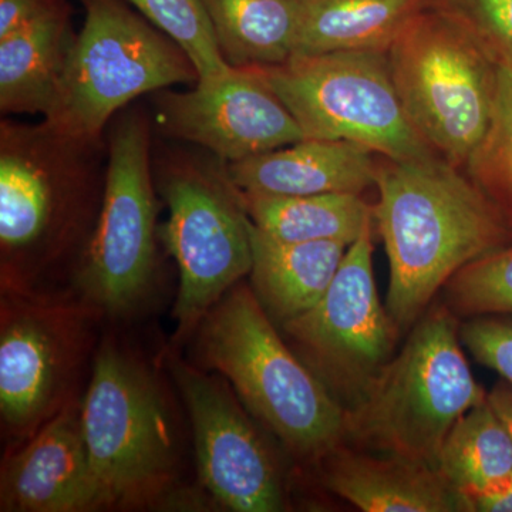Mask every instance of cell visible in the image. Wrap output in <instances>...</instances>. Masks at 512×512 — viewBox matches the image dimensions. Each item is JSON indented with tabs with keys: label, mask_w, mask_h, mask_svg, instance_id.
<instances>
[{
	"label": "cell",
	"mask_w": 512,
	"mask_h": 512,
	"mask_svg": "<svg viewBox=\"0 0 512 512\" xmlns=\"http://www.w3.org/2000/svg\"><path fill=\"white\" fill-rule=\"evenodd\" d=\"M222 56L232 67H271L292 59L298 0H202Z\"/></svg>",
	"instance_id": "obj_22"
},
{
	"label": "cell",
	"mask_w": 512,
	"mask_h": 512,
	"mask_svg": "<svg viewBox=\"0 0 512 512\" xmlns=\"http://www.w3.org/2000/svg\"><path fill=\"white\" fill-rule=\"evenodd\" d=\"M190 342L192 363L227 379L249 414L292 456L316 466L345 443V407L293 352L251 285L232 286Z\"/></svg>",
	"instance_id": "obj_4"
},
{
	"label": "cell",
	"mask_w": 512,
	"mask_h": 512,
	"mask_svg": "<svg viewBox=\"0 0 512 512\" xmlns=\"http://www.w3.org/2000/svg\"><path fill=\"white\" fill-rule=\"evenodd\" d=\"M150 150L143 114L130 111L117 121L99 218L70 285L111 323L134 318L156 293L158 207Z\"/></svg>",
	"instance_id": "obj_9"
},
{
	"label": "cell",
	"mask_w": 512,
	"mask_h": 512,
	"mask_svg": "<svg viewBox=\"0 0 512 512\" xmlns=\"http://www.w3.org/2000/svg\"><path fill=\"white\" fill-rule=\"evenodd\" d=\"M407 120L436 156L466 170L497 100L500 66L457 18L421 10L387 52Z\"/></svg>",
	"instance_id": "obj_7"
},
{
	"label": "cell",
	"mask_w": 512,
	"mask_h": 512,
	"mask_svg": "<svg viewBox=\"0 0 512 512\" xmlns=\"http://www.w3.org/2000/svg\"><path fill=\"white\" fill-rule=\"evenodd\" d=\"M460 20L500 67H512V0H433Z\"/></svg>",
	"instance_id": "obj_27"
},
{
	"label": "cell",
	"mask_w": 512,
	"mask_h": 512,
	"mask_svg": "<svg viewBox=\"0 0 512 512\" xmlns=\"http://www.w3.org/2000/svg\"><path fill=\"white\" fill-rule=\"evenodd\" d=\"M242 207L256 228L285 242H342L352 245L375 224L373 205L363 194L256 195L239 191Z\"/></svg>",
	"instance_id": "obj_21"
},
{
	"label": "cell",
	"mask_w": 512,
	"mask_h": 512,
	"mask_svg": "<svg viewBox=\"0 0 512 512\" xmlns=\"http://www.w3.org/2000/svg\"><path fill=\"white\" fill-rule=\"evenodd\" d=\"M164 362L180 394L194 441L197 483L218 511L288 510L284 474L231 384L185 362L175 348Z\"/></svg>",
	"instance_id": "obj_13"
},
{
	"label": "cell",
	"mask_w": 512,
	"mask_h": 512,
	"mask_svg": "<svg viewBox=\"0 0 512 512\" xmlns=\"http://www.w3.org/2000/svg\"><path fill=\"white\" fill-rule=\"evenodd\" d=\"M379 157L352 141L303 138L291 146L227 164V173L232 184L247 194H363L376 187Z\"/></svg>",
	"instance_id": "obj_17"
},
{
	"label": "cell",
	"mask_w": 512,
	"mask_h": 512,
	"mask_svg": "<svg viewBox=\"0 0 512 512\" xmlns=\"http://www.w3.org/2000/svg\"><path fill=\"white\" fill-rule=\"evenodd\" d=\"M148 22L173 39L197 69L198 82L217 79L232 69L202 0H127Z\"/></svg>",
	"instance_id": "obj_25"
},
{
	"label": "cell",
	"mask_w": 512,
	"mask_h": 512,
	"mask_svg": "<svg viewBox=\"0 0 512 512\" xmlns=\"http://www.w3.org/2000/svg\"><path fill=\"white\" fill-rule=\"evenodd\" d=\"M464 348L480 365L512 384V315H485L461 320Z\"/></svg>",
	"instance_id": "obj_28"
},
{
	"label": "cell",
	"mask_w": 512,
	"mask_h": 512,
	"mask_svg": "<svg viewBox=\"0 0 512 512\" xmlns=\"http://www.w3.org/2000/svg\"><path fill=\"white\" fill-rule=\"evenodd\" d=\"M99 143L0 124V292L70 291L103 201Z\"/></svg>",
	"instance_id": "obj_1"
},
{
	"label": "cell",
	"mask_w": 512,
	"mask_h": 512,
	"mask_svg": "<svg viewBox=\"0 0 512 512\" xmlns=\"http://www.w3.org/2000/svg\"><path fill=\"white\" fill-rule=\"evenodd\" d=\"M320 481L363 512H467L437 468L343 443L322 458Z\"/></svg>",
	"instance_id": "obj_16"
},
{
	"label": "cell",
	"mask_w": 512,
	"mask_h": 512,
	"mask_svg": "<svg viewBox=\"0 0 512 512\" xmlns=\"http://www.w3.org/2000/svg\"><path fill=\"white\" fill-rule=\"evenodd\" d=\"M488 402L504 421L512 437V384L503 379L498 380L488 392Z\"/></svg>",
	"instance_id": "obj_31"
},
{
	"label": "cell",
	"mask_w": 512,
	"mask_h": 512,
	"mask_svg": "<svg viewBox=\"0 0 512 512\" xmlns=\"http://www.w3.org/2000/svg\"><path fill=\"white\" fill-rule=\"evenodd\" d=\"M82 5V30L67 52L47 126L79 140L100 141L111 117L130 101L198 83L184 50L123 0H82Z\"/></svg>",
	"instance_id": "obj_8"
},
{
	"label": "cell",
	"mask_w": 512,
	"mask_h": 512,
	"mask_svg": "<svg viewBox=\"0 0 512 512\" xmlns=\"http://www.w3.org/2000/svg\"><path fill=\"white\" fill-rule=\"evenodd\" d=\"M433 0H298L292 57L389 52Z\"/></svg>",
	"instance_id": "obj_20"
},
{
	"label": "cell",
	"mask_w": 512,
	"mask_h": 512,
	"mask_svg": "<svg viewBox=\"0 0 512 512\" xmlns=\"http://www.w3.org/2000/svg\"><path fill=\"white\" fill-rule=\"evenodd\" d=\"M82 397L28 440L6 448L0 467V511H103L84 439Z\"/></svg>",
	"instance_id": "obj_15"
},
{
	"label": "cell",
	"mask_w": 512,
	"mask_h": 512,
	"mask_svg": "<svg viewBox=\"0 0 512 512\" xmlns=\"http://www.w3.org/2000/svg\"><path fill=\"white\" fill-rule=\"evenodd\" d=\"M158 191L168 208L160 237L178 268L174 345L190 342L201 320L252 268L249 217L227 164L177 158Z\"/></svg>",
	"instance_id": "obj_10"
},
{
	"label": "cell",
	"mask_w": 512,
	"mask_h": 512,
	"mask_svg": "<svg viewBox=\"0 0 512 512\" xmlns=\"http://www.w3.org/2000/svg\"><path fill=\"white\" fill-rule=\"evenodd\" d=\"M82 424L103 511L177 510L190 485L173 397L116 332L104 330L94 356Z\"/></svg>",
	"instance_id": "obj_3"
},
{
	"label": "cell",
	"mask_w": 512,
	"mask_h": 512,
	"mask_svg": "<svg viewBox=\"0 0 512 512\" xmlns=\"http://www.w3.org/2000/svg\"><path fill=\"white\" fill-rule=\"evenodd\" d=\"M259 69L303 138L352 141L392 160L436 156L407 120L387 53L292 57Z\"/></svg>",
	"instance_id": "obj_11"
},
{
	"label": "cell",
	"mask_w": 512,
	"mask_h": 512,
	"mask_svg": "<svg viewBox=\"0 0 512 512\" xmlns=\"http://www.w3.org/2000/svg\"><path fill=\"white\" fill-rule=\"evenodd\" d=\"M441 302L461 320L512 315V245L461 268L444 286Z\"/></svg>",
	"instance_id": "obj_26"
},
{
	"label": "cell",
	"mask_w": 512,
	"mask_h": 512,
	"mask_svg": "<svg viewBox=\"0 0 512 512\" xmlns=\"http://www.w3.org/2000/svg\"><path fill=\"white\" fill-rule=\"evenodd\" d=\"M460 325L446 303L433 302L346 409V444L437 468L448 433L488 397L464 355Z\"/></svg>",
	"instance_id": "obj_5"
},
{
	"label": "cell",
	"mask_w": 512,
	"mask_h": 512,
	"mask_svg": "<svg viewBox=\"0 0 512 512\" xmlns=\"http://www.w3.org/2000/svg\"><path fill=\"white\" fill-rule=\"evenodd\" d=\"M249 234V285L278 328L308 312L322 299L348 249L342 242L279 241L256 228L252 221Z\"/></svg>",
	"instance_id": "obj_18"
},
{
	"label": "cell",
	"mask_w": 512,
	"mask_h": 512,
	"mask_svg": "<svg viewBox=\"0 0 512 512\" xmlns=\"http://www.w3.org/2000/svg\"><path fill=\"white\" fill-rule=\"evenodd\" d=\"M437 470L461 495L512 473V437L488 397L457 421L441 446Z\"/></svg>",
	"instance_id": "obj_23"
},
{
	"label": "cell",
	"mask_w": 512,
	"mask_h": 512,
	"mask_svg": "<svg viewBox=\"0 0 512 512\" xmlns=\"http://www.w3.org/2000/svg\"><path fill=\"white\" fill-rule=\"evenodd\" d=\"M73 37L69 5L53 0L35 19L0 39L2 113L49 114Z\"/></svg>",
	"instance_id": "obj_19"
},
{
	"label": "cell",
	"mask_w": 512,
	"mask_h": 512,
	"mask_svg": "<svg viewBox=\"0 0 512 512\" xmlns=\"http://www.w3.org/2000/svg\"><path fill=\"white\" fill-rule=\"evenodd\" d=\"M369 225L349 245L332 284L308 312L279 326L293 352L345 409L396 353L400 339L377 292Z\"/></svg>",
	"instance_id": "obj_12"
},
{
	"label": "cell",
	"mask_w": 512,
	"mask_h": 512,
	"mask_svg": "<svg viewBox=\"0 0 512 512\" xmlns=\"http://www.w3.org/2000/svg\"><path fill=\"white\" fill-rule=\"evenodd\" d=\"M464 171L512 228V67H500L493 119Z\"/></svg>",
	"instance_id": "obj_24"
},
{
	"label": "cell",
	"mask_w": 512,
	"mask_h": 512,
	"mask_svg": "<svg viewBox=\"0 0 512 512\" xmlns=\"http://www.w3.org/2000/svg\"><path fill=\"white\" fill-rule=\"evenodd\" d=\"M375 188L390 269L386 309L404 335L461 268L511 247L512 228L466 171L437 156H380Z\"/></svg>",
	"instance_id": "obj_2"
},
{
	"label": "cell",
	"mask_w": 512,
	"mask_h": 512,
	"mask_svg": "<svg viewBox=\"0 0 512 512\" xmlns=\"http://www.w3.org/2000/svg\"><path fill=\"white\" fill-rule=\"evenodd\" d=\"M154 94L165 134L205 148L225 164L303 140L298 123L259 67H232L188 92Z\"/></svg>",
	"instance_id": "obj_14"
},
{
	"label": "cell",
	"mask_w": 512,
	"mask_h": 512,
	"mask_svg": "<svg viewBox=\"0 0 512 512\" xmlns=\"http://www.w3.org/2000/svg\"><path fill=\"white\" fill-rule=\"evenodd\" d=\"M103 313L72 291L0 292V427L6 448L32 437L92 375Z\"/></svg>",
	"instance_id": "obj_6"
},
{
	"label": "cell",
	"mask_w": 512,
	"mask_h": 512,
	"mask_svg": "<svg viewBox=\"0 0 512 512\" xmlns=\"http://www.w3.org/2000/svg\"><path fill=\"white\" fill-rule=\"evenodd\" d=\"M467 512H512V473L483 490L463 494Z\"/></svg>",
	"instance_id": "obj_29"
},
{
	"label": "cell",
	"mask_w": 512,
	"mask_h": 512,
	"mask_svg": "<svg viewBox=\"0 0 512 512\" xmlns=\"http://www.w3.org/2000/svg\"><path fill=\"white\" fill-rule=\"evenodd\" d=\"M53 0H0V39L25 26Z\"/></svg>",
	"instance_id": "obj_30"
}]
</instances>
